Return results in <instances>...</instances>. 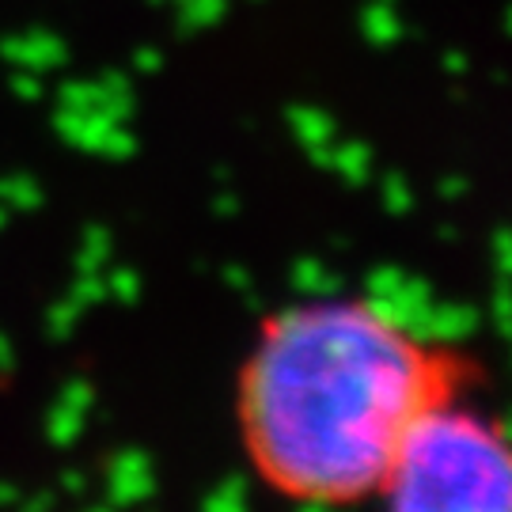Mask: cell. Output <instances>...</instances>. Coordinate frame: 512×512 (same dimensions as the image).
Returning a JSON list of instances; mask_svg holds the SVG:
<instances>
[{"mask_svg":"<svg viewBox=\"0 0 512 512\" xmlns=\"http://www.w3.org/2000/svg\"><path fill=\"white\" fill-rule=\"evenodd\" d=\"M478 365L365 296L274 311L236 376V429L258 482L300 505L380 501L421 421L467 399Z\"/></svg>","mask_w":512,"mask_h":512,"instance_id":"6da1fadb","label":"cell"},{"mask_svg":"<svg viewBox=\"0 0 512 512\" xmlns=\"http://www.w3.org/2000/svg\"><path fill=\"white\" fill-rule=\"evenodd\" d=\"M380 501L395 512H505L512 463L501 425L467 399L433 410L403 444Z\"/></svg>","mask_w":512,"mask_h":512,"instance_id":"7a4b0ae2","label":"cell"}]
</instances>
